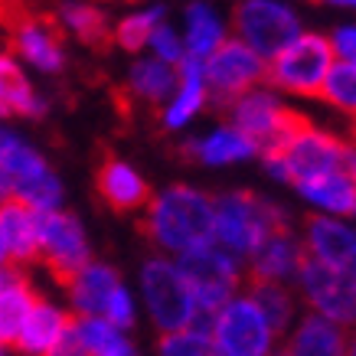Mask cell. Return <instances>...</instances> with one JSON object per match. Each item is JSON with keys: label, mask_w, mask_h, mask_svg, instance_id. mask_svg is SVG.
<instances>
[{"label": "cell", "mask_w": 356, "mask_h": 356, "mask_svg": "<svg viewBox=\"0 0 356 356\" xmlns=\"http://www.w3.org/2000/svg\"><path fill=\"white\" fill-rule=\"evenodd\" d=\"M144 209L140 229L161 252L186 255L213 242V200L196 186H167Z\"/></svg>", "instance_id": "cell-1"}, {"label": "cell", "mask_w": 356, "mask_h": 356, "mask_svg": "<svg viewBox=\"0 0 356 356\" xmlns=\"http://www.w3.org/2000/svg\"><path fill=\"white\" fill-rule=\"evenodd\" d=\"M248 284V298L259 304V311L268 317V324L275 327V334L284 337L291 330V324L298 321V298L288 291V284H278V281H252Z\"/></svg>", "instance_id": "cell-29"}, {"label": "cell", "mask_w": 356, "mask_h": 356, "mask_svg": "<svg viewBox=\"0 0 356 356\" xmlns=\"http://www.w3.org/2000/svg\"><path fill=\"white\" fill-rule=\"evenodd\" d=\"M3 350H7V346H0V356H7V353H3Z\"/></svg>", "instance_id": "cell-50"}, {"label": "cell", "mask_w": 356, "mask_h": 356, "mask_svg": "<svg viewBox=\"0 0 356 356\" xmlns=\"http://www.w3.org/2000/svg\"><path fill=\"white\" fill-rule=\"evenodd\" d=\"M59 30H65L69 36H76L82 46L102 49L105 43H111V26L105 10L92 3V0H63L59 3Z\"/></svg>", "instance_id": "cell-24"}, {"label": "cell", "mask_w": 356, "mask_h": 356, "mask_svg": "<svg viewBox=\"0 0 356 356\" xmlns=\"http://www.w3.org/2000/svg\"><path fill=\"white\" fill-rule=\"evenodd\" d=\"M327 3H334V7H343V10L356 13V0H327Z\"/></svg>", "instance_id": "cell-43"}, {"label": "cell", "mask_w": 356, "mask_h": 356, "mask_svg": "<svg viewBox=\"0 0 356 356\" xmlns=\"http://www.w3.org/2000/svg\"><path fill=\"white\" fill-rule=\"evenodd\" d=\"M236 40L259 53L265 63L278 56L294 36L304 30L301 13L288 0H236L232 3Z\"/></svg>", "instance_id": "cell-9"}, {"label": "cell", "mask_w": 356, "mask_h": 356, "mask_svg": "<svg viewBox=\"0 0 356 356\" xmlns=\"http://www.w3.org/2000/svg\"><path fill=\"white\" fill-rule=\"evenodd\" d=\"M140 294H144L151 321L161 327L163 334L186 330V327L209 330V324H213V317L200 314L190 284L180 275L177 261H170V259L154 255V259H147L140 265Z\"/></svg>", "instance_id": "cell-4"}, {"label": "cell", "mask_w": 356, "mask_h": 356, "mask_svg": "<svg viewBox=\"0 0 356 356\" xmlns=\"http://www.w3.org/2000/svg\"><path fill=\"white\" fill-rule=\"evenodd\" d=\"M13 200H20L33 209V213H49V209H59L63 206V184H59V177L53 170H43L30 177V180H23L10 190Z\"/></svg>", "instance_id": "cell-33"}, {"label": "cell", "mask_w": 356, "mask_h": 356, "mask_svg": "<svg viewBox=\"0 0 356 356\" xmlns=\"http://www.w3.org/2000/svg\"><path fill=\"white\" fill-rule=\"evenodd\" d=\"M157 356H222L213 343L209 330H173V334H163L161 343H157Z\"/></svg>", "instance_id": "cell-34"}, {"label": "cell", "mask_w": 356, "mask_h": 356, "mask_svg": "<svg viewBox=\"0 0 356 356\" xmlns=\"http://www.w3.org/2000/svg\"><path fill=\"white\" fill-rule=\"evenodd\" d=\"M128 88L131 95L140 98V102H151V105H161L173 95L177 88V65H167L161 59H138L128 72Z\"/></svg>", "instance_id": "cell-30"}, {"label": "cell", "mask_w": 356, "mask_h": 356, "mask_svg": "<svg viewBox=\"0 0 356 356\" xmlns=\"http://www.w3.org/2000/svg\"><path fill=\"white\" fill-rule=\"evenodd\" d=\"M3 200H10V180H7V173L0 170V203Z\"/></svg>", "instance_id": "cell-41"}, {"label": "cell", "mask_w": 356, "mask_h": 356, "mask_svg": "<svg viewBox=\"0 0 356 356\" xmlns=\"http://www.w3.org/2000/svg\"><path fill=\"white\" fill-rule=\"evenodd\" d=\"M102 317H105L111 327H118V330H128V327L134 324V298L128 294V288H124V284L111 294V301H108V307H105V314H102Z\"/></svg>", "instance_id": "cell-37"}, {"label": "cell", "mask_w": 356, "mask_h": 356, "mask_svg": "<svg viewBox=\"0 0 356 356\" xmlns=\"http://www.w3.org/2000/svg\"><path fill=\"white\" fill-rule=\"evenodd\" d=\"M72 327H76L79 340L88 350V356H105L115 343L124 340V330L111 327L105 317H72Z\"/></svg>", "instance_id": "cell-35"}, {"label": "cell", "mask_w": 356, "mask_h": 356, "mask_svg": "<svg viewBox=\"0 0 356 356\" xmlns=\"http://www.w3.org/2000/svg\"><path fill=\"white\" fill-rule=\"evenodd\" d=\"M151 53L154 59H161V63L167 65H180L184 63V56H186V46H184V36L173 30V26H167V23H161L157 30H154L151 36Z\"/></svg>", "instance_id": "cell-36"}, {"label": "cell", "mask_w": 356, "mask_h": 356, "mask_svg": "<svg viewBox=\"0 0 356 356\" xmlns=\"http://www.w3.org/2000/svg\"><path fill=\"white\" fill-rule=\"evenodd\" d=\"M209 102V88L203 79V59L196 56H184V63L177 65V88L163 105V128L180 131L206 108Z\"/></svg>", "instance_id": "cell-17"}, {"label": "cell", "mask_w": 356, "mask_h": 356, "mask_svg": "<svg viewBox=\"0 0 356 356\" xmlns=\"http://www.w3.org/2000/svg\"><path fill=\"white\" fill-rule=\"evenodd\" d=\"M10 30V46L23 63H30L33 69H40L46 76H56L65 69V46L59 36V26L43 17H20V20L7 26Z\"/></svg>", "instance_id": "cell-14"}, {"label": "cell", "mask_w": 356, "mask_h": 356, "mask_svg": "<svg viewBox=\"0 0 356 356\" xmlns=\"http://www.w3.org/2000/svg\"><path fill=\"white\" fill-rule=\"evenodd\" d=\"M63 288L69 294V301H72L76 317H102L111 301V294L121 288V278L118 271L105 265V261H88L65 281Z\"/></svg>", "instance_id": "cell-18"}, {"label": "cell", "mask_w": 356, "mask_h": 356, "mask_svg": "<svg viewBox=\"0 0 356 356\" xmlns=\"http://www.w3.org/2000/svg\"><path fill=\"white\" fill-rule=\"evenodd\" d=\"M334 63H337V56L330 49L327 33L301 30L278 56L268 59L265 79L271 82V88H278L284 95L317 98Z\"/></svg>", "instance_id": "cell-5"}, {"label": "cell", "mask_w": 356, "mask_h": 356, "mask_svg": "<svg viewBox=\"0 0 356 356\" xmlns=\"http://www.w3.org/2000/svg\"><path fill=\"white\" fill-rule=\"evenodd\" d=\"M10 278H13V275H10V268H7V261H0V288H3Z\"/></svg>", "instance_id": "cell-44"}, {"label": "cell", "mask_w": 356, "mask_h": 356, "mask_svg": "<svg viewBox=\"0 0 356 356\" xmlns=\"http://www.w3.org/2000/svg\"><path fill=\"white\" fill-rule=\"evenodd\" d=\"M317 98L324 102L327 108H334L337 115L356 121V65H350V63L330 65V72H327Z\"/></svg>", "instance_id": "cell-32"}, {"label": "cell", "mask_w": 356, "mask_h": 356, "mask_svg": "<svg viewBox=\"0 0 356 356\" xmlns=\"http://www.w3.org/2000/svg\"><path fill=\"white\" fill-rule=\"evenodd\" d=\"M350 281H353V291H356V268L350 271Z\"/></svg>", "instance_id": "cell-46"}, {"label": "cell", "mask_w": 356, "mask_h": 356, "mask_svg": "<svg viewBox=\"0 0 356 356\" xmlns=\"http://www.w3.org/2000/svg\"><path fill=\"white\" fill-rule=\"evenodd\" d=\"M301 242L307 259L321 261L327 268L346 271V275L356 268V222H350V219L314 213L304 222Z\"/></svg>", "instance_id": "cell-13"}, {"label": "cell", "mask_w": 356, "mask_h": 356, "mask_svg": "<svg viewBox=\"0 0 356 356\" xmlns=\"http://www.w3.org/2000/svg\"><path fill=\"white\" fill-rule=\"evenodd\" d=\"M304 259H307L304 242L294 236L291 229H281V232L268 236L259 248H255V255L248 259V275H245V278L288 284V281L298 278V271H301V261Z\"/></svg>", "instance_id": "cell-16"}, {"label": "cell", "mask_w": 356, "mask_h": 356, "mask_svg": "<svg viewBox=\"0 0 356 356\" xmlns=\"http://www.w3.org/2000/svg\"><path fill=\"white\" fill-rule=\"evenodd\" d=\"M0 261H7V252H3V242H0Z\"/></svg>", "instance_id": "cell-45"}, {"label": "cell", "mask_w": 356, "mask_h": 356, "mask_svg": "<svg viewBox=\"0 0 356 356\" xmlns=\"http://www.w3.org/2000/svg\"><path fill=\"white\" fill-rule=\"evenodd\" d=\"M69 324H72V317H69L63 307H56V304H49V301H36L13 346H17V353H23V356H46L53 350L56 340L69 330Z\"/></svg>", "instance_id": "cell-23"}, {"label": "cell", "mask_w": 356, "mask_h": 356, "mask_svg": "<svg viewBox=\"0 0 356 356\" xmlns=\"http://www.w3.org/2000/svg\"><path fill=\"white\" fill-rule=\"evenodd\" d=\"M288 229V216L278 203L255 193H222L213 200V245L232 259H252L268 236Z\"/></svg>", "instance_id": "cell-2"}, {"label": "cell", "mask_w": 356, "mask_h": 356, "mask_svg": "<svg viewBox=\"0 0 356 356\" xmlns=\"http://www.w3.org/2000/svg\"><path fill=\"white\" fill-rule=\"evenodd\" d=\"M177 268L190 284L200 314H206V317H213L222 304L232 301L245 281L242 261L232 259L229 252H222L213 242L193 248L186 255H177Z\"/></svg>", "instance_id": "cell-7"}, {"label": "cell", "mask_w": 356, "mask_h": 356, "mask_svg": "<svg viewBox=\"0 0 356 356\" xmlns=\"http://www.w3.org/2000/svg\"><path fill=\"white\" fill-rule=\"evenodd\" d=\"M184 154L190 161H200L206 167H229V163H242L248 157H255V144L236 131L232 124H219L203 138H190L184 144Z\"/></svg>", "instance_id": "cell-22"}, {"label": "cell", "mask_w": 356, "mask_h": 356, "mask_svg": "<svg viewBox=\"0 0 356 356\" xmlns=\"http://www.w3.org/2000/svg\"><path fill=\"white\" fill-rule=\"evenodd\" d=\"M265 170L278 184H301L330 170H346L356 177V144L304 121L281 151L265 154Z\"/></svg>", "instance_id": "cell-3"}, {"label": "cell", "mask_w": 356, "mask_h": 356, "mask_svg": "<svg viewBox=\"0 0 356 356\" xmlns=\"http://www.w3.org/2000/svg\"><path fill=\"white\" fill-rule=\"evenodd\" d=\"M330 40V49H334L337 63H350L356 65V23H340L327 33Z\"/></svg>", "instance_id": "cell-38"}, {"label": "cell", "mask_w": 356, "mask_h": 356, "mask_svg": "<svg viewBox=\"0 0 356 356\" xmlns=\"http://www.w3.org/2000/svg\"><path fill=\"white\" fill-rule=\"evenodd\" d=\"M167 20V10L163 7H140V10L121 17L115 26H111V43L121 46L124 53H140L144 46L151 43L154 30Z\"/></svg>", "instance_id": "cell-31"}, {"label": "cell", "mask_w": 356, "mask_h": 356, "mask_svg": "<svg viewBox=\"0 0 356 356\" xmlns=\"http://www.w3.org/2000/svg\"><path fill=\"white\" fill-rule=\"evenodd\" d=\"M0 170L7 173L10 190H13V186L23 184V180H30L36 173L49 170V163H46L43 154L36 151L33 144H26L13 128L0 124Z\"/></svg>", "instance_id": "cell-27"}, {"label": "cell", "mask_w": 356, "mask_h": 356, "mask_svg": "<svg viewBox=\"0 0 356 356\" xmlns=\"http://www.w3.org/2000/svg\"><path fill=\"white\" fill-rule=\"evenodd\" d=\"M7 115H10V111H7V108H3V105H0V118H7Z\"/></svg>", "instance_id": "cell-47"}, {"label": "cell", "mask_w": 356, "mask_h": 356, "mask_svg": "<svg viewBox=\"0 0 356 356\" xmlns=\"http://www.w3.org/2000/svg\"><path fill=\"white\" fill-rule=\"evenodd\" d=\"M265 69H268V63H265L259 53H252L245 43H238L236 36H232V40L226 36V40L203 59L206 88H209V95L216 98L219 105H229V102L238 98L242 92L261 86Z\"/></svg>", "instance_id": "cell-12"}, {"label": "cell", "mask_w": 356, "mask_h": 356, "mask_svg": "<svg viewBox=\"0 0 356 356\" xmlns=\"http://www.w3.org/2000/svg\"><path fill=\"white\" fill-rule=\"evenodd\" d=\"M105 356H138V350H134V346H131L128 340H121V343H115Z\"/></svg>", "instance_id": "cell-40"}, {"label": "cell", "mask_w": 356, "mask_h": 356, "mask_svg": "<svg viewBox=\"0 0 356 356\" xmlns=\"http://www.w3.org/2000/svg\"><path fill=\"white\" fill-rule=\"evenodd\" d=\"M294 190L321 216L350 219L356 206V177L346 170H330L321 173V177H311V180H301V184H294Z\"/></svg>", "instance_id": "cell-20"}, {"label": "cell", "mask_w": 356, "mask_h": 356, "mask_svg": "<svg viewBox=\"0 0 356 356\" xmlns=\"http://www.w3.org/2000/svg\"><path fill=\"white\" fill-rule=\"evenodd\" d=\"M40 301L33 291L30 281H23L13 275L3 288H0V346H13L20 337L26 317H30L33 304Z\"/></svg>", "instance_id": "cell-28"}, {"label": "cell", "mask_w": 356, "mask_h": 356, "mask_svg": "<svg viewBox=\"0 0 356 356\" xmlns=\"http://www.w3.org/2000/svg\"><path fill=\"white\" fill-rule=\"evenodd\" d=\"M321 3H327V0H321Z\"/></svg>", "instance_id": "cell-51"}, {"label": "cell", "mask_w": 356, "mask_h": 356, "mask_svg": "<svg viewBox=\"0 0 356 356\" xmlns=\"http://www.w3.org/2000/svg\"><path fill=\"white\" fill-rule=\"evenodd\" d=\"M346 353L356 356V327L353 330H346Z\"/></svg>", "instance_id": "cell-42"}, {"label": "cell", "mask_w": 356, "mask_h": 356, "mask_svg": "<svg viewBox=\"0 0 356 356\" xmlns=\"http://www.w3.org/2000/svg\"><path fill=\"white\" fill-rule=\"evenodd\" d=\"M350 222H356V206H353V213H350Z\"/></svg>", "instance_id": "cell-48"}, {"label": "cell", "mask_w": 356, "mask_h": 356, "mask_svg": "<svg viewBox=\"0 0 356 356\" xmlns=\"http://www.w3.org/2000/svg\"><path fill=\"white\" fill-rule=\"evenodd\" d=\"M46 356H88V350L82 346V340H79V334H76V327L69 324V330H65L59 340L53 343V350Z\"/></svg>", "instance_id": "cell-39"}, {"label": "cell", "mask_w": 356, "mask_h": 356, "mask_svg": "<svg viewBox=\"0 0 356 356\" xmlns=\"http://www.w3.org/2000/svg\"><path fill=\"white\" fill-rule=\"evenodd\" d=\"M184 23L186 30L180 33L186 46V56L206 59L222 40H226V20L219 17V10L209 0H193L184 10Z\"/></svg>", "instance_id": "cell-26"}, {"label": "cell", "mask_w": 356, "mask_h": 356, "mask_svg": "<svg viewBox=\"0 0 356 356\" xmlns=\"http://www.w3.org/2000/svg\"><path fill=\"white\" fill-rule=\"evenodd\" d=\"M0 242H3L7 261H13V265H30L33 259H40L36 213L13 196L0 203Z\"/></svg>", "instance_id": "cell-21"}, {"label": "cell", "mask_w": 356, "mask_h": 356, "mask_svg": "<svg viewBox=\"0 0 356 356\" xmlns=\"http://www.w3.org/2000/svg\"><path fill=\"white\" fill-rule=\"evenodd\" d=\"M0 105L10 115H23V118H43L46 115V98L36 95V88L30 86L26 72L10 53H0Z\"/></svg>", "instance_id": "cell-25"}, {"label": "cell", "mask_w": 356, "mask_h": 356, "mask_svg": "<svg viewBox=\"0 0 356 356\" xmlns=\"http://www.w3.org/2000/svg\"><path fill=\"white\" fill-rule=\"evenodd\" d=\"M304 121L307 118L301 111L281 105V98L271 88H261V86L248 88V92H242L238 98L229 102V124L236 131H242L255 144V151L261 157L281 151Z\"/></svg>", "instance_id": "cell-6"}, {"label": "cell", "mask_w": 356, "mask_h": 356, "mask_svg": "<svg viewBox=\"0 0 356 356\" xmlns=\"http://www.w3.org/2000/svg\"><path fill=\"white\" fill-rule=\"evenodd\" d=\"M275 356H350L346 330L317 314H304L284 334V346H278Z\"/></svg>", "instance_id": "cell-19"}, {"label": "cell", "mask_w": 356, "mask_h": 356, "mask_svg": "<svg viewBox=\"0 0 356 356\" xmlns=\"http://www.w3.org/2000/svg\"><path fill=\"white\" fill-rule=\"evenodd\" d=\"M95 190L102 203H108L115 213H138L151 203V186L131 163L121 157H102L95 167Z\"/></svg>", "instance_id": "cell-15"}, {"label": "cell", "mask_w": 356, "mask_h": 356, "mask_svg": "<svg viewBox=\"0 0 356 356\" xmlns=\"http://www.w3.org/2000/svg\"><path fill=\"white\" fill-rule=\"evenodd\" d=\"M350 140H353V144H356V121H353V138H350Z\"/></svg>", "instance_id": "cell-49"}, {"label": "cell", "mask_w": 356, "mask_h": 356, "mask_svg": "<svg viewBox=\"0 0 356 356\" xmlns=\"http://www.w3.org/2000/svg\"><path fill=\"white\" fill-rule=\"evenodd\" d=\"M36 242H40V259L46 261V268L53 271L59 284H65L82 265L92 261L86 229L65 209L36 213Z\"/></svg>", "instance_id": "cell-11"}, {"label": "cell", "mask_w": 356, "mask_h": 356, "mask_svg": "<svg viewBox=\"0 0 356 356\" xmlns=\"http://www.w3.org/2000/svg\"><path fill=\"white\" fill-rule=\"evenodd\" d=\"M294 284H298V298L307 304V314H317L343 330L356 327V291L346 271L304 259Z\"/></svg>", "instance_id": "cell-10"}, {"label": "cell", "mask_w": 356, "mask_h": 356, "mask_svg": "<svg viewBox=\"0 0 356 356\" xmlns=\"http://www.w3.org/2000/svg\"><path fill=\"white\" fill-rule=\"evenodd\" d=\"M209 337L222 356H275L281 340L248 294H236L213 314Z\"/></svg>", "instance_id": "cell-8"}]
</instances>
